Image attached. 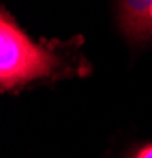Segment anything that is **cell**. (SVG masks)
I'll use <instances>...</instances> for the list:
<instances>
[{
  "instance_id": "obj_2",
  "label": "cell",
  "mask_w": 152,
  "mask_h": 158,
  "mask_svg": "<svg viewBox=\"0 0 152 158\" xmlns=\"http://www.w3.org/2000/svg\"><path fill=\"white\" fill-rule=\"evenodd\" d=\"M117 21L125 36L132 41H149L152 40V0L119 3Z\"/></svg>"
},
{
  "instance_id": "obj_3",
  "label": "cell",
  "mask_w": 152,
  "mask_h": 158,
  "mask_svg": "<svg viewBox=\"0 0 152 158\" xmlns=\"http://www.w3.org/2000/svg\"><path fill=\"white\" fill-rule=\"evenodd\" d=\"M133 158H152V144L144 146L143 149H139V152Z\"/></svg>"
},
{
  "instance_id": "obj_1",
  "label": "cell",
  "mask_w": 152,
  "mask_h": 158,
  "mask_svg": "<svg viewBox=\"0 0 152 158\" xmlns=\"http://www.w3.org/2000/svg\"><path fill=\"white\" fill-rule=\"evenodd\" d=\"M74 43H36L0 8V89L15 90L35 81L86 74L89 65Z\"/></svg>"
}]
</instances>
